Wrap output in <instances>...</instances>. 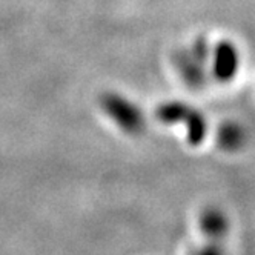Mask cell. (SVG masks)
Listing matches in <instances>:
<instances>
[{
	"label": "cell",
	"mask_w": 255,
	"mask_h": 255,
	"mask_svg": "<svg viewBox=\"0 0 255 255\" xmlns=\"http://www.w3.org/2000/svg\"><path fill=\"white\" fill-rule=\"evenodd\" d=\"M218 144L226 149V151H234V149H239L243 141H245V134L243 129L235 123H226L220 128L217 135Z\"/></svg>",
	"instance_id": "5"
},
{
	"label": "cell",
	"mask_w": 255,
	"mask_h": 255,
	"mask_svg": "<svg viewBox=\"0 0 255 255\" xmlns=\"http://www.w3.org/2000/svg\"><path fill=\"white\" fill-rule=\"evenodd\" d=\"M239 51L231 42L217 43L214 51V76L220 82H229L239 71Z\"/></svg>",
	"instance_id": "3"
},
{
	"label": "cell",
	"mask_w": 255,
	"mask_h": 255,
	"mask_svg": "<svg viewBox=\"0 0 255 255\" xmlns=\"http://www.w3.org/2000/svg\"><path fill=\"white\" fill-rule=\"evenodd\" d=\"M157 117L160 122L172 125V123H185L188 129V141L192 146L202 144L208 134V122L202 113L195 108L183 102H168L157 108Z\"/></svg>",
	"instance_id": "1"
},
{
	"label": "cell",
	"mask_w": 255,
	"mask_h": 255,
	"mask_svg": "<svg viewBox=\"0 0 255 255\" xmlns=\"http://www.w3.org/2000/svg\"><path fill=\"white\" fill-rule=\"evenodd\" d=\"M202 60H200L195 54H183L181 56V62H180V68L181 71H183V74H185V79L194 85V86H198L200 83H202Z\"/></svg>",
	"instance_id": "6"
},
{
	"label": "cell",
	"mask_w": 255,
	"mask_h": 255,
	"mask_svg": "<svg viewBox=\"0 0 255 255\" xmlns=\"http://www.w3.org/2000/svg\"><path fill=\"white\" fill-rule=\"evenodd\" d=\"M100 106L109 119H113L128 134H140L144 128V117L140 108L126 97L106 93L100 97Z\"/></svg>",
	"instance_id": "2"
},
{
	"label": "cell",
	"mask_w": 255,
	"mask_h": 255,
	"mask_svg": "<svg viewBox=\"0 0 255 255\" xmlns=\"http://www.w3.org/2000/svg\"><path fill=\"white\" fill-rule=\"evenodd\" d=\"M194 255H226V252L218 242L209 240L206 245H203L200 249H197V252Z\"/></svg>",
	"instance_id": "7"
},
{
	"label": "cell",
	"mask_w": 255,
	"mask_h": 255,
	"mask_svg": "<svg viewBox=\"0 0 255 255\" xmlns=\"http://www.w3.org/2000/svg\"><path fill=\"white\" fill-rule=\"evenodd\" d=\"M198 228L206 240L220 242L229 231V220L226 214L218 208H208L198 218Z\"/></svg>",
	"instance_id": "4"
}]
</instances>
